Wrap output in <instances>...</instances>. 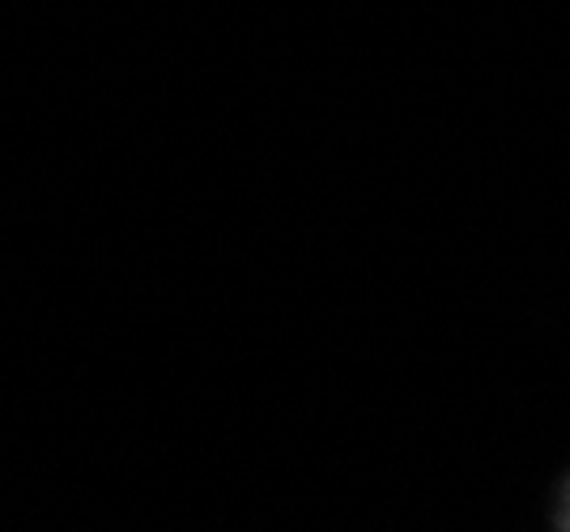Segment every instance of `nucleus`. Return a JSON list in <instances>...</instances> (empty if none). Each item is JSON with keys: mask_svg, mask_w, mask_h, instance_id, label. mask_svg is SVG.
<instances>
[{"mask_svg": "<svg viewBox=\"0 0 570 532\" xmlns=\"http://www.w3.org/2000/svg\"><path fill=\"white\" fill-rule=\"evenodd\" d=\"M558 529H570V477L562 485V503H558Z\"/></svg>", "mask_w": 570, "mask_h": 532, "instance_id": "1", "label": "nucleus"}]
</instances>
